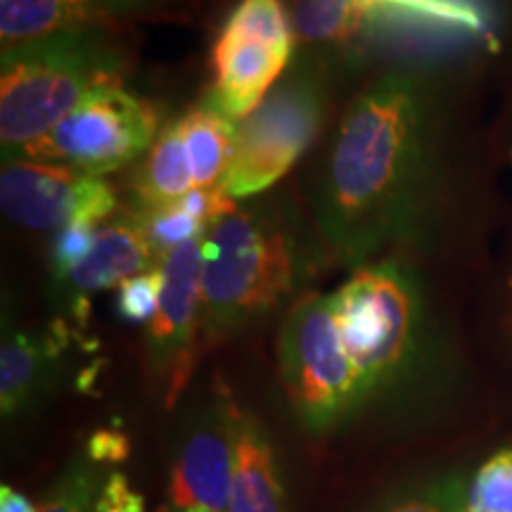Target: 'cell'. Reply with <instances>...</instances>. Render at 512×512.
<instances>
[{"instance_id": "26", "label": "cell", "mask_w": 512, "mask_h": 512, "mask_svg": "<svg viewBox=\"0 0 512 512\" xmlns=\"http://www.w3.org/2000/svg\"><path fill=\"white\" fill-rule=\"evenodd\" d=\"M0 512H38L27 496H22L12 486H0Z\"/></svg>"}, {"instance_id": "1", "label": "cell", "mask_w": 512, "mask_h": 512, "mask_svg": "<svg viewBox=\"0 0 512 512\" xmlns=\"http://www.w3.org/2000/svg\"><path fill=\"white\" fill-rule=\"evenodd\" d=\"M432 164V98L420 74L387 69L339 121L313 200L332 259L370 264L415 226Z\"/></svg>"}, {"instance_id": "19", "label": "cell", "mask_w": 512, "mask_h": 512, "mask_svg": "<svg viewBox=\"0 0 512 512\" xmlns=\"http://www.w3.org/2000/svg\"><path fill=\"white\" fill-rule=\"evenodd\" d=\"M95 460L74 458L67 470L55 479L43 501L36 505L38 512H98L102 482L95 470Z\"/></svg>"}, {"instance_id": "6", "label": "cell", "mask_w": 512, "mask_h": 512, "mask_svg": "<svg viewBox=\"0 0 512 512\" xmlns=\"http://www.w3.org/2000/svg\"><path fill=\"white\" fill-rule=\"evenodd\" d=\"M332 81L328 69L294 55L283 79L235 128L233 159L221 183L230 200L264 195L311 150L328 121Z\"/></svg>"}, {"instance_id": "14", "label": "cell", "mask_w": 512, "mask_h": 512, "mask_svg": "<svg viewBox=\"0 0 512 512\" xmlns=\"http://www.w3.org/2000/svg\"><path fill=\"white\" fill-rule=\"evenodd\" d=\"M164 0H0L3 48L79 31H112Z\"/></svg>"}, {"instance_id": "7", "label": "cell", "mask_w": 512, "mask_h": 512, "mask_svg": "<svg viewBox=\"0 0 512 512\" xmlns=\"http://www.w3.org/2000/svg\"><path fill=\"white\" fill-rule=\"evenodd\" d=\"M280 377L294 415L325 434L363 408L354 363L339 337L330 294L294 299L280 330Z\"/></svg>"}, {"instance_id": "22", "label": "cell", "mask_w": 512, "mask_h": 512, "mask_svg": "<svg viewBox=\"0 0 512 512\" xmlns=\"http://www.w3.org/2000/svg\"><path fill=\"white\" fill-rule=\"evenodd\" d=\"M164 290L162 264L133 275L117 287V313L128 323L147 325L159 309Z\"/></svg>"}, {"instance_id": "18", "label": "cell", "mask_w": 512, "mask_h": 512, "mask_svg": "<svg viewBox=\"0 0 512 512\" xmlns=\"http://www.w3.org/2000/svg\"><path fill=\"white\" fill-rule=\"evenodd\" d=\"M181 128L185 147L195 174V188H216L228 174L230 159H233L235 128L238 124L223 117L207 102L190 107L188 112L176 119Z\"/></svg>"}, {"instance_id": "17", "label": "cell", "mask_w": 512, "mask_h": 512, "mask_svg": "<svg viewBox=\"0 0 512 512\" xmlns=\"http://www.w3.org/2000/svg\"><path fill=\"white\" fill-rule=\"evenodd\" d=\"M195 188V174L178 121L164 124L150 150L140 159L131 178V209L147 211L169 207Z\"/></svg>"}, {"instance_id": "24", "label": "cell", "mask_w": 512, "mask_h": 512, "mask_svg": "<svg viewBox=\"0 0 512 512\" xmlns=\"http://www.w3.org/2000/svg\"><path fill=\"white\" fill-rule=\"evenodd\" d=\"M98 512H145L143 496L128 484L126 475L112 472L102 484Z\"/></svg>"}, {"instance_id": "3", "label": "cell", "mask_w": 512, "mask_h": 512, "mask_svg": "<svg viewBox=\"0 0 512 512\" xmlns=\"http://www.w3.org/2000/svg\"><path fill=\"white\" fill-rule=\"evenodd\" d=\"M128 50L112 31H79L3 48L0 143L3 159L22 155L93 91L124 83Z\"/></svg>"}, {"instance_id": "15", "label": "cell", "mask_w": 512, "mask_h": 512, "mask_svg": "<svg viewBox=\"0 0 512 512\" xmlns=\"http://www.w3.org/2000/svg\"><path fill=\"white\" fill-rule=\"evenodd\" d=\"M64 335L38 337L5 318L0 344V411L3 418L31 411L57 375Z\"/></svg>"}, {"instance_id": "8", "label": "cell", "mask_w": 512, "mask_h": 512, "mask_svg": "<svg viewBox=\"0 0 512 512\" xmlns=\"http://www.w3.org/2000/svg\"><path fill=\"white\" fill-rule=\"evenodd\" d=\"M297 55V31L285 0H238L211 43L204 102L240 124L283 79Z\"/></svg>"}, {"instance_id": "11", "label": "cell", "mask_w": 512, "mask_h": 512, "mask_svg": "<svg viewBox=\"0 0 512 512\" xmlns=\"http://www.w3.org/2000/svg\"><path fill=\"white\" fill-rule=\"evenodd\" d=\"M164 290L147 323L145 356L166 406H174L202 351V240L185 242L162 259Z\"/></svg>"}, {"instance_id": "16", "label": "cell", "mask_w": 512, "mask_h": 512, "mask_svg": "<svg viewBox=\"0 0 512 512\" xmlns=\"http://www.w3.org/2000/svg\"><path fill=\"white\" fill-rule=\"evenodd\" d=\"M228 512H285V482L268 432L252 413H235V472Z\"/></svg>"}, {"instance_id": "13", "label": "cell", "mask_w": 512, "mask_h": 512, "mask_svg": "<svg viewBox=\"0 0 512 512\" xmlns=\"http://www.w3.org/2000/svg\"><path fill=\"white\" fill-rule=\"evenodd\" d=\"M157 256L131 209L117 211L98 230L91 254L74 266L62 280L53 283L55 299L72 318L83 323L88 302L98 292L117 290L133 275L157 266Z\"/></svg>"}, {"instance_id": "27", "label": "cell", "mask_w": 512, "mask_h": 512, "mask_svg": "<svg viewBox=\"0 0 512 512\" xmlns=\"http://www.w3.org/2000/svg\"><path fill=\"white\" fill-rule=\"evenodd\" d=\"M188 512H202V510H188Z\"/></svg>"}, {"instance_id": "12", "label": "cell", "mask_w": 512, "mask_h": 512, "mask_svg": "<svg viewBox=\"0 0 512 512\" xmlns=\"http://www.w3.org/2000/svg\"><path fill=\"white\" fill-rule=\"evenodd\" d=\"M238 403L216 392L181 427L171 463L169 501L178 512H228L235 472Z\"/></svg>"}, {"instance_id": "9", "label": "cell", "mask_w": 512, "mask_h": 512, "mask_svg": "<svg viewBox=\"0 0 512 512\" xmlns=\"http://www.w3.org/2000/svg\"><path fill=\"white\" fill-rule=\"evenodd\" d=\"M157 102L126 91L124 83L98 88L53 131L15 159H43L107 176L136 164L162 131Z\"/></svg>"}, {"instance_id": "10", "label": "cell", "mask_w": 512, "mask_h": 512, "mask_svg": "<svg viewBox=\"0 0 512 512\" xmlns=\"http://www.w3.org/2000/svg\"><path fill=\"white\" fill-rule=\"evenodd\" d=\"M0 207L17 226L55 235L72 223L102 226L119 211V200L105 176L43 159H3Z\"/></svg>"}, {"instance_id": "23", "label": "cell", "mask_w": 512, "mask_h": 512, "mask_svg": "<svg viewBox=\"0 0 512 512\" xmlns=\"http://www.w3.org/2000/svg\"><path fill=\"white\" fill-rule=\"evenodd\" d=\"M98 230L100 226H93V223H72V226L62 228L60 233L53 235L48 249V273L53 283L62 280L74 266H79L91 254Z\"/></svg>"}, {"instance_id": "25", "label": "cell", "mask_w": 512, "mask_h": 512, "mask_svg": "<svg viewBox=\"0 0 512 512\" xmlns=\"http://www.w3.org/2000/svg\"><path fill=\"white\" fill-rule=\"evenodd\" d=\"M86 456L95 463H119L128 456V441L119 432H95L88 441Z\"/></svg>"}, {"instance_id": "20", "label": "cell", "mask_w": 512, "mask_h": 512, "mask_svg": "<svg viewBox=\"0 0 512 512\" xmlns=\"http://www.w3.org/2000/svg\"><path fill=\"white\" fill-rule=\"evenodd\" d=\"M460 512H512V451H498L465 489Z\"/></svg>"}, {"instance_id": "5", "label": "cell", "mask_w": 512, "mask_h": 512, "mask_svg": "<svg viewBox=\"0 0 512 512\" xmlns=\"http://www.w3.org/2000/svg\"><path fill=\"white\" fill-rule=\"evenodd\" d=\"M330 299L366 406L413 368L422 330L418 283L399 261H370L354 268Z\"/></svg>"}, {"instance_id": "4", "label": "cell", "mask_w": 512, "mask_h": 512, "mask_svg": "<svg viewBox=\"0 0 512 512\" xmlns=\"http://www.w3.org/2000/svg\"><path fill=\"white\" fill-rule=\"evenodd\" d=\"M297 55L328 72L361 67L380 50L415 38H484L489 15L477 0H285Z\"/></svg>"}, {"instance_id": "21", "label": "cell", "mask_w": 512, "mask_h": 512, "mask_svg": "<svg viewBox=\"0 0 512 512\" xmlns=\"http://www.w3.org/2000/svg\"><path fill=\"white\" fill-rule=\"evenodd\" d=\"M463 498V477L448 475L401 491L389 498L377 512H460Z\"/></svg>"}, {"instance_id": "2", "label": "cell", "mask_w": 512, "mask_h": 512, "mask_svg": "<svg viewBox=\"0 0 512 512\" xmlns=\"http://www.w3.org/2000/svg\"><path fill=\"white\" fill-rule=\"evenodd\" d=\"M254 200V197H252ZM328 254L290 202H238L202 238V349L292 302Z\"/></svg>"}]
</instances>
